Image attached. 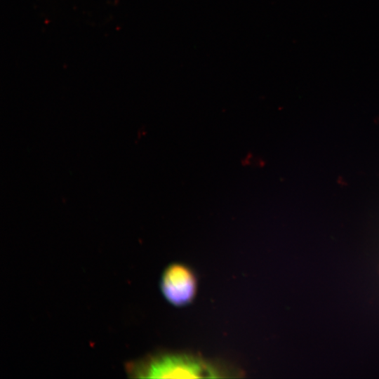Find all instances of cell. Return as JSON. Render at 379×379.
<instances>
[{
	"label": "cell",
	"mask_w": 379,
	"mask_h": 379,
	"mask_svg": "<svg viewBox=\"0 0 379 379\" xmlns=\"http://www.w3.org/2000/svg\"><path fill=\"white\" fill-rule=\"evenodd\" d=\"M130 377L147 378H201L229 377L227 368L202 357L183 352H159L131 361Z\"/></svg>",
	"instance_id": "6da1fadb"
},
{
	"label": "cell",
	"mask_w": 379,
	"mask_h": 379,
	"mask_svg": "<svg viewBox=\"0 0 379 379\" xmlns=\"http://www.w3.org/2000/svg\"><path fill=\"white\" fill-rule=\"evenodd\" d=\"M164 296L175 306H184L194 298L197 281L194 272L189 267L173 263L164 272L161 280Z\"/></svg>",
	"instance_id": "7a4b0ae2"
}]
</instances>
